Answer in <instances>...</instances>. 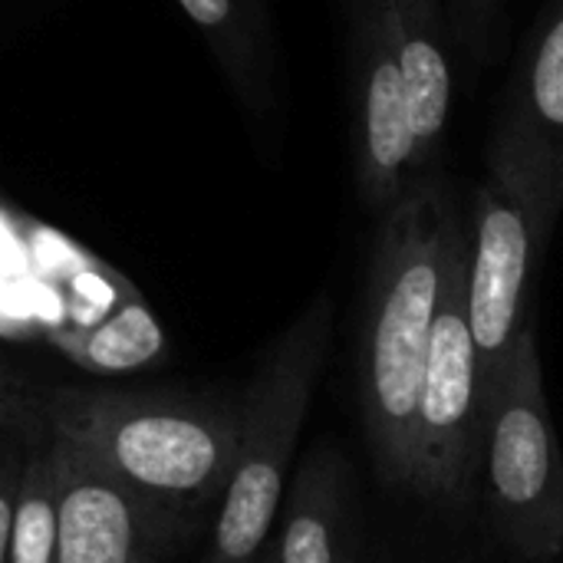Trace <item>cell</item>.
<instances>
[{
	"label": "cell",
	"mask_w": 563,
	"mask_h": 563,
	"mask_svg": "<svg viewBox=\"0 0 563 563\" xmlns=\"http://www.w3.org/2000/svg\"><path fill=\"white\" fill-rule=\"evenodd\" d=\"M350 23V102H353V168L363 205L389 211L419 175L416 129L406 82L383 26L376 0H353Z\"/></svg>",
	"instance_id": "52a82bcc"
},
{
	"label": "cell",
	"mask_w": 563,
	"mask_h": 563,
	"mask_svg": "<svg viewBox=\"0 0 563 563\" xmlns=\"http://www.w3.org/2000/svg\"><path fill=\"white\" fill-rule=\"evenodd\" d=\"M333 340V300L320 294L257 360L238 402V445L201 563H261L294 452Z\"/></svg>",
	"instance_id": "3957f363"
},
{
	"label": "cell",
	"mask_w": 563,
	"mask_h": 563,
	"mask_svg": "<svg viewBox=\"0 0 563 563\" xmlns=\"http://www.w3.org/2000/svg\"><path fill=\"white\" fill-rule=\"evenodd\" d=\"M10 563H56V465L49 442L23 459L10 518Z\"/></svg>",
	"instance_id": "4fadbf2b"
},
{
	"label": "cell",
	"mask_w": 563,
	"mask_h": 563,
	"mask_svg": "<svg viewBox=\"0 0 563 563\" xmlns=\"http://www.w3.org/2000/svg\"><path fill=\"white\" fill-rule=\"evenodd\" d=\"M264 563H360L350 465L317 445L294 472Z\"/></svg>",
	"instance_id": "8fae6325"
},
{
	"label": "cell",
	"mask_w": 563,
	"mask_h": 563,
	"mask_svg": "<svg viewBox=\"0 0 563 563\" xmlns=\"http://www.w3.org/2000/svg\"><path fill=\"white\" fill-rule=\"evenodd\" d=\"M178 3L208 36L211 53L221 63L247 115L267 129L277 115L271 16L261 13L251 0H178Z\"/></svg>",
	"instance_id": "7c38bea8"
},
{
	"label": "cell",
	"mask_w": 563,
	"mask_h": 563,
	"mask_svg": "<svg viewBox=\"0 0 563 563\" xmlns=\"http://www.w3.org/2000/svg\"><path fill=\"white\" fill-rule=\"evenodd\" d=\"M482 465L492 521L508 548L531 561L558 558L563 551V452L534 327L518 336L485 389Z\"/></svg>",
	"instance_id": "277c9868"
},
{
	"label": "cell",
	"mask_w": 563,
	"mask_h": 563,
	"mask_svg": "<svg viewBox=\"0 0 563 563\" xmlns=\"http://www.w3.org/2000/svg\"><path fill=\"white\" fill-rule=\"evenodd\" d=\"M261 563H264V561H261Z\"/></svg>",
	"instance_id": "d6986e66"
},
{
	"label": "cell",
	"mask_w": 563,
	"mask_h": 563,
	"mask_svg": "<svg viewBox=\"0 0 563 563\" xmlns=\"http://www.w3.org/2000/svg\"><path fill=\"white\" fill-rule=\"evenodd\" d=\"M452 43L472 59H492L505 30V0H445Z\"/></svg>",
	"instance_id": "5bb4252c"
},
{
	"label": "cell",
	"mask_w": 563,
	"mask_h": 563,
	"mask_svg": "<svg viewBox=\"0 0 563 563\" xmlns=\"http://www.w3.org/2000/svg\"><path fill=\"white\" fill-rule=\"evenodd\" d=\"M251 3H254V7H257L261 13H267V0H251Z\"/></svg>",
	"instance_id": "e0dca14e"
},
{
	"label": "cell",
	"mask_w": 563,
	"mask_h": 563,
	"mask_svg": "<svg viewBox=\"0 0 563 563\" xmlns=\"http://www.w3.org/2000/svg\"><path fill=\"white\" fill-rule=\"evenodd\" d=\"M49 435L69 442L185 531L218 511L228 488L238 409L195 396L59 389L43 406Z\"/></svg>",
	"instance_id": "7a4b0ae2"
},
{
	"label": "cell",
	"mask_w": 563,
	"mask_h": 563,
	"mask_svg": "<svg viewBox=\"0 0 563 563\" xmlns=\"http://www.w3.org/2000/svg\"><path fill=\"white\" fill-rule=\"evenodd\" d=\"M350 3H353V0H340V7H343V10H346V7H350Z\"/></svg>",
	"instance_id": "ac0fdd59"
},
{
	"label": "cell",
	"mask_w": 563,
	"mask_h": 563,
	"mask_svg": "<svg viewBox=\"0 0 563 563\" xmlns=\"http://www.w3.org/2000/svg\"><path fill=\"white\" fill-rule=\"evenodd\" d=\"M558 214L508 178L488 172L468 224V317L482 366V396L511 346L531 330V300Z\"/></svg>",
	"instance_id": "8992f818"
},
{
	"label": "cell",
	"mask_w": 563,
	"mask_h": 563,
	"mask_svg": "<svg viewBox=\"0 0 563 563\" xmlns=\"http://www.w3.org/2000/svg\"><path fill=\"white\" fill-rule=\"evenodd\" d=\"M468 228L445 178L422 175L379 214L363 327L356 393L376 472L393 488H412L416 409L449 254Z\"/></svg>",
	"instance_id": "6da1fadb"
},
{
	"label": "cell",
	"mask_w": 563,
	"mask_h": 563,
	"mask_svg": "<svg viewBox=\"0 0 563 563\" xmlns=\"http://www.w3.org/2000/svg\"><path fill=\"white\" fill-rule=\"evenodd\" d=\"M23 459L0 455V563H10V518H13V498L20 485Z\"/></svg>",
	"instance_id": "9a60e30c"
},
{
	"label": "cell",
	"mask_w": 563,
	"mask_h": 563,
	"mask_svg": "<svg viewBox=\"0 0 563 563\" xmlns=\"http://www.w3.org/2000/svg\"><path fill=\"white\" fill-rule=\"evenodd\" d=\"M49 452L56 465V563H162L165 551L188 534L69 442L49 435Z\"/></svg>",
	"instance_id": "9c48e42d"
},
{
	"label": "cell",
	"mask_w": 563,
	"mask_h": 563,
	"mask_svg": "<svg viewBox=\"0 0 563 563\" xmlns=\"http://www.w3.org/2000/svg\"><path fill=\"white\" fill-rule=\"evenodd\" d=\"M485 396L468 317V228L459 234L432 323L416 409L412 488L432 501H459L482 465Z\"/></svg>",
	"instance_id": "5b68a950"
},
{
	"label": "cell",
	"mask_w": 563,
	"mask_h": 563,
	"mask_svg": "<svg viewBox=\"0 0 563 563\" xmlns=\"http://www.w3.org/2000/svg\"><path fill=\"white\" fill-rule=\"evenodd\" d=\"M488 172L563 211V0H551L505 89Z\"/></svg>",
	"instance_id": "ba28073f"
},
{
	"label": "cell",
	"mask_w": 563,
	"mask_h": 563,
	"mask_svg": "<svg viewBox=\"0 0 563 563\" xmlns=\"http://www.w3.org/2000/svg\"><path fill=\"white\" fill-rule=\"evenodd\" d=\"M383 26L389 33L416 129L419 175H435L445 135L449 112L455 96L452 73V30L445 20L442 0H376Z\"/></svg>",
	"instance_id": "30bf717a"
},
{
	"label": "cell",
	"mask_w": 563,
	"mask_h": 563,
	"mask_svg": "<svg viewBox=\"0 0 563 563\" xmlns=\"http://www.w3.org/2000/svg\"><path fill=\"white\" fill-rule=\"evenodd\" d=\"M23 412V386L20 379L0 363V426L16 419Z\"/></svg>",
	"instance_id": "2e32d148"
}]
</instances>
